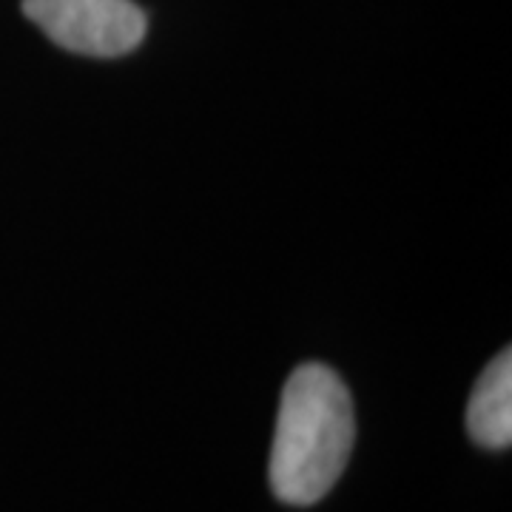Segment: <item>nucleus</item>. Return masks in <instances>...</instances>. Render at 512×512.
I'll return each mask as SVG.
<instances>
[{
	"label": "nucleus",
	"instance_id": "obj_3",
	"mask_svg": "<svg viewBox=\"0 0 512 512\" xmlns=\"http://www.w3.org/2000/svg\"><path fill=\"white\" fill-rule=\"evenodd\" d=\"M470 439L487 450H507L512 444V353H498L478 376L467 404Z\"/></svg>",
	"mask_w": 512,
	"mask_h": 512
},
{
	"label": "nucleus",
	"instance_id": "obj_2",
	"mask_svg": "<svg viewBox=\"0 0 512 512\" xmlns=\"http://www.w3.org/2000/svg\"><path fill=\"white\" fill-rule=\"evenodd\" d=\"M23 15L74 55L120 57L146 37V15L131 0H23Z\"/></svg>",
	"mask_w": 512,
	"mask_h": 512
},
{
	"label": "nucleus",
	"instance_id": "obj_1",
	"mask_svg": "<svg viewBox=\"0 0 512 512\" xmlns=\"http://www.w3.org/2000/svg\"><path fill=\"white\" fill-rule=\"evenodd\" d=\"M356 441V413L345 382L325 365H302L282 390L268 478L291 507H311L333 490Z\"/></svg>",
	"mask_w": 512,
	"mask_h": 512
}]
</instances>
